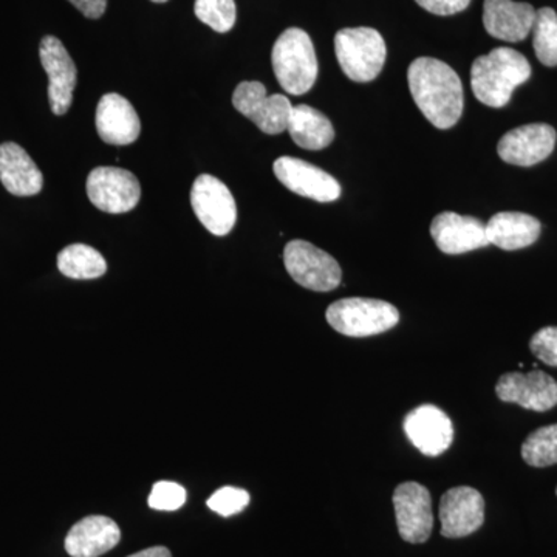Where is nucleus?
Segmentation results:
<instances>
[{"label":"nucleus","mask_w":557,"mask_h":557,"mask_svg":"<svg viewBox=\"0 0 557 557\" xmlns=\"http://www.w3.org/2000/svg\"><path fill=\"white\" fill-rule=\"evenodd\" d=\"M417 108L437 129L456 126L463 113V86L456 70L435 58H417L408 70Z\"/></svg>","instance_id":"1"},{"label":"nucleus","mask_w":557,"mask_h":557,"mask_svg":"<svg viewBox=\"0 0 557 557\" xmlns=\"http://www.w3.org/2000/svg\"><path fill=\"white\" fill-rule=\"evenodd\" d=\"M531 65L518 50L497 47L474 61L471 87L475 98L487 108L502 109L511 100L512 91L527 83Z\"/></svg>","instance_id":"2"},{"label":"nucleus","mask_w":557,"mask_h":557,"mask_svg":"<svg viewBox=\"0 0 557 557\" xmlns=\"http://www.w3.org/2000/svg\"><path fill=\"white\" fill-rule=\"evenodd\" d=\"M271 64L282 89L289 95L307 94L318 79V58L309 33L288 28L271 51Z\"/></svg>","instance_id":"3"},{"label":"nucleus","mask_w":557,"mask_h":557,"mask_svg":"<svg viewBox=\"0 0 557 557\" xmlns=\"http://www.w3.org/2000/svg\"><path fill=\"white\" fill-rule=\"evenodd\" d=\"M330 327L350 338H368L398 324L397 307L386 300L347 298L336 300L325 311Z\"/></svg>","instance_id":"4"},{"label":"nucleus","mask_w":557,"mask_h":557,"mask_svg":"<svg viewBox=\"0 0 557 557\" xmlns=\"http://www.w3.org/2000/svg\"><path fill=\"white\" fill-rule=\"evenodd\" d=\"M335 51L344 75L355 83H370L386 64V42L375 28H343L336 33Z\"/></svg>","instance_id":"5"},{"label":"nucleus","mask_w":557,"mask_h":557,"mask_svg":"<svg viewBox=\"0 0 557 557\" xmlns=\"http://www.w3.org/2000/svg\"><path fill=\"white\" fill-rule=\"evenodd\" d=\"M284 263L293 281L311 292H332L343 278L336 259L306 240L288 242L284 249Z\"/></svg>","instance_id":"6"},{"label":"nucleus","mask_w":557,"mask_h":557,"mask_svg":"<svg viewBox=\"0 0 557 557\" xmlns=\"http://www.w3.org/2000/svg\"><path fill=\"white\" fill-rule=\"evenodd\" d=\"M190 205L201 225L214 236H226L236 226V200L228 186L212 175H200L194 182Z\"/></svg>","instance_id":"7"},{"label":"nucleus","mask_w":557,"mask_h":557,"mask_svg":"<svg viewBox=\"0 0 557 557\" xmlns=\"http://www.w3.org/2000/svg\"><path fill=\"white\" fill-rule=\"evenodd\" d=\"M233 104L242 115L251 120L263 134L278 135L287 131L293 106L284 95L267 94L258 81H244L233 94Z\"/></svg>","instance_id":"8"},{"label":"nucleus","mask_w":557,"mask_h":557,"mask_svg":"<svg viewBox=\"0 0 557 557\" xmlns=\"http://www.w3.org/2000/svg\"><path fill=\"white\" fill-rule=\"evenodd\" d=\"M87 196L94 207L109 214H124L137 207L141 186L132 172L121 168H97L87 178Z\"/></svg>","instance_id":"9"},{"label":"nucleus","mask_w":557,"mask_h":557,"mask_svg":"<svg viewBox=\"0 0 557 557\" xmlns=\"http://www.w3.org/2000/svg\"><path fill=\"white\" fill-rule=\"evenodd\" d=\"M395 518L399 536L409 544H423L432 533L434 515L432 498L426 486L405 482L394 493Z\"/></svg>","instance_id":"10"},{"label":"nucleus","mask_w":557,"mask_h":557,"mask_svg":"<svg viewBox=\"0 0 557 557\" xmlns=\"http://www.w3.org/2000/svg\"><path fill=\"white\" fill-rule=\"evenodd\" d=\"M496 394L502 401L547 412L557 406V381L537 369L528 373L509 372L498 379Z\"/></svg>","instance_id":"11"},{"label":"nucleus","mask_w":557,"mask_h":557,"mask_svg":"<svg viewBox=\"0 0 557 557\" xmlns=\"http://www.w3.org/2000/svg\"><path fill=\"white\" fill-rule=\"evenodd\" d=\"M274 175L285 188L307 199L330 203L341 197V185L329 172L295 157L274 161Z\"/></svg>","instance_id":"12"},{"label":"nucleus","mask_w":557,"mask_h":557,"mask_svg":"<svg viewBox=\"0 0 557 557\" xmlns=\"http://www.w3.org/2000/svg\"><path fill=\"white\" fill-rule=\"evenodd\" d=\"M40 64L49 76L51 112L61 116L69 112L76 87V65L64 44L54 36H46L39 46Z\"/></svg>","instance_id":"13"},{"label":"nucleus","mask_w":557,"mask_h":557,"mask_svg":"<svg viewBox=\"0 0 557 557\" xmlns=\"http://www.w3.org/2000/svg\"><path fill=\"white\" fill-rule=\"evenodd\" d=\"M442 536L467 537L485 522V500L478 490L458 486L446 491L440 502Z\"/></svg>","instance_id":"14"},{"label":"nucleus","mask_w":557,"mask_h":557,"mask_svg":"<svg viewBox=\"0 0 557 557\" xmlns=\"http://www.w3.org/2000/svg\"><path fill=\"white\" fill-rule=\"evenodd\" d=\"M556 138V131L548 124H525L502 137L497 145V153L505 163L523 168L534 166L552 156Z\"/></svg>","instance_id":"15"},{"label":"nucleus","mask_w":557,"mask_h":557,"mask_svg":"<svg viewBox=\"0 0 557 557\" xmlns=\"http://www.w3.org/2000/svg\"><path fill=\"white\" fill-rule=\"evenodd\" d=\"M403 428L412 445L424 456H442L453 445V421L437 406H418L406 416Z\"/></svg>","instance_id":"16"},{"label":"nucleus","mask_w":557,"mask_h":557,"mask_svg":"<svg viewBox=\"0 0 557 557\" xmlns=\"http://www.w3.org/2000/svg\"><path fill=\"white\" fill-rule=\"evenodd\" d=\"M431 236L440 251L450 256L465 255L490 245L486 223L450 211L442 212L432 220Z\"/></svg>","instance_id":"17"},{"label":"nucleus","mask_w":557,"mask_h":557,"mask_svg":"<svg viewBox=\"0 0 557 557\" xmlns=\"http://www.w3.org/2000/svg\"><path fill=\"white\" fill-rule=\"evenodd\" d=\"M95 124L102 141L112 146H129L137 141L141 132L137 110L119 94H108L101 98Z\"/></svg>","instance_id":"18"},{"label":"nucleus","mask_w":557,"mask_h":557,"mask_svg":"<svg viewBox=\"0 0 557 557\" xmlns=\"http://www.w3.org/2000/svg\"><path fill=\"white\" fill-rule=\"evenodd\" d=\"M536 10L530 3L512 0H485L483 25L493 38L520 42L533 30Z\"/></svg>","instance_id":"19"},{"label":"nucleus","mask_w":557,"mask_h":557,"mask_svg":"<svg viewBox=\"0 0 557 557\" xmlns=\"http://www.w3.org/2000/svg\"><path fill=\"white\" fill-rule=\"evenodd\" d=\"M121 539L115 520L89 516L72 527L65 537V552L72 557H100L115 548Z\"/></svg>","instance_id":"20"},{"label":"nucleus","mask_w":557,"mask_h":557,"mask_svg":"<svg viewBox=\"0 0 557 557\" xmlns=\"http://www.w3.org/2000/svg\"><path fill=\"white\" fill-rule=\"evenodd\" d=\"M0 182L17 197H32L42 190V172L16 143L0 145Z\"/></svg>","instance_id":"21"},{"label":"nucleus","mask_w":557,"mask_h":557,"mask_svg":"<svg viewBox=\"0 0 557 557\" xmlns=\"http://www.w3.org/2000/svg\"><path fill=\"white\" fill-rule=\"evenodd\" d=\"M541 222L523 212H497L486 223V236L490 245L505 251H516L533 245L541 236Z\"/></svg>","instance_id":"22"},{"label":"nucleus","mask_w":557,"mask_h":557,"mask_svg":"<svg viewBox=\"0 0 557 557\" xmlns=\"http://www.w3.org/2000/svg\"><path fill=\"white\" fill-rule=\"evenodd\" d=\"M287 131L293 141L307 150L325 149L335 139L332 121L324 113L307 104L293 108Z\"/></svg>","instance_id":"23"},{"label":"nucleus","mask_w":557,"mask_h":557,"mask_svg":"<svg viewBox=\"0 0 557 557\" xmlns=\"http://www.w3.org/2000/svg\"><path fill=\"white\" fill-rule=\"evenodd\" d=\"M58 269L65 277L90 281L104 276L108 263L101 252L89 245L73 244L58 255Z\"/></svg>","instance_id":"24"},{"label":"nucleus","mask_w":557,"mask_h":557,"mask_svg":"<svg viewBox=\"0 0 557 557\" xmlns=\"http://www.w3.org/2000/svg\"><path fill=\"white\" fill-rule=\"evenodd\" d=\"M533 46L537 60L547 67L557 65V14L553 9L536 11L533 25Z\"/></svg>","instance_id":"25"},{"label":"nucleus","mask_w":557,"mask_h":557,"mask_svg":"<svg viewBox=\"0 0 557 557\" xmlns=\"http://www.w3.org/2000/svg\"><path fill=\"white\" fill-rule=\"evenodd\" d=\"M522 458L534 468L557 465V423L531 432L523 442Z\"/></svg>","instance_id":"26"},{"label":"nucleus","mask_w":557,"mask_h":557,"mask_svg":"<svg viewBox=\"0 0 557 557\" xmlns=\"http://www.w3.org/2000/svg\"><path fill=\"white\" fill-rule=\"evenodd\" d=\"M194 13L203 24L218 33H228L237 20L234 0H196Z\"/></svg>","instance_id":"27"},{"label":"nucleus","mask_w":557,"mask_h":557,"mask_svg":"<svg viewBox=\"0 0 557 557\" xmlns=\"http://www.w3.org/2000/svg\"><path fill=\"white\" fill-rule=\"evenodd\" d=\"M249 505V494L240 487L225 486L208 498V507L222 518L239 515Z\"/></svg>","instance_id":"28"},{"label":"nucleus","mask_w":557,"mask_h":557,"mask_svg":"<svg viewBox=\"0 0 557 557\" xmlns=\"http://www.w3.org/2000/svg\"><path fill=\"white\" fill-rule=\"evenodd\" d=\"M149 507L157 511H177L186 504V490L175 482H157L150 491Z\"/></svg>","instance_id":"29"},{"label":"nucleus","mask_w":557,"mask_h":557,"mask_svg":"<svg viewBox=\"0 0 557 557\" xmlns=\"http://www.w3.org/2000/svg\"><path fill=\"white\" fill-rule=\"evenodd\" d=\"M530 350L544 364L557 368V327H545L534 333Z\"/></svg>","instance_id":"30"},{"label":"nucleus","mask_w":557,"mask_h":557,"mask_svg":"<svg viewBox=\"0 0 557 557\" xmlns=\"http://www.w3.org/2000/svg\"><path fill=\"white\" fill-rule=\"evenodd\" d=\"M421 9L437 16H453L468 9L471 0H416Z\"/></svg>","instance_id":"31"},{"label":"nucleus","mask_w":557,"mask_h":557,"mask_svg":"<svg viewBox=\"0 0 557 557\" xmlns=\"http://www.w3.org/2000/svg\"><path fill=\"white\" fill-rule=\"evenodd\" d=\"M89 20H100L108 9V0H69Z\"/></svg>","instance_id":"32"},{"label":"nucleus","mask_w":557,"mask_h":557,"mask_svg":"<svg viewBox=\"0 0 557 557\" xmlns=\"http://www.w3.org/2000/svg\"><path fill=\"white\" fill-rule=\"evenodd\" d=\"M129 557H172L170 549L166 547H152L141 549Z\"/></svg>","instance_id":"33"},{"label":"nucleus","mask_w":557,"mask_h":557,"mask_svg":"<svg viewBox=\"0 0 557 557\" xmlns=\"http://www.w3.org/2000/svg\"><path fill=\"white\" fill-rule=\"evenodd\" d=\"M152 2H156V3H164V2H168V0H152Z\"/></svg>","instance_id":"34"},{"label":"nucleus","mask_w":557,"mask_h":557,"mask_svg":"<svg viewBox=\"0 0 557 557\" xmlns=\"http://www.w3.org/2000/svg\"><path fill=\"white\" fill-rule=\"evenodd\" d=\"M556 494H557V490H556Z\"/></svg>","instance_id":"35"}]
</instances>
